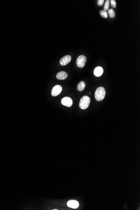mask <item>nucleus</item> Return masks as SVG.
<instances>
[{"mask_svg": "<svg viewBox=\"0 0 140 210\" xmlns=\"http://www.w3.org/2000/svg\"><path fill=\"white\" fill-rule=\"evenodd\" d=\"M90 103V97L87 96H84L80 99L79 107L82 110H86L89 107Z\"/></svg>", "mask_w": 140, "mask_h": 210, "instance_id": "2", "label": "nucleus"}, {"mask_svg": "<svg viewBox=\"0 0 140 210\" xmlns=\"http://www.w3.org/2000/svg\"><path fill=\"white\" fill-rule=\"evenodd\" d=\"M62 91V87L61 85H57L52 88L51 94L53 97H56L59 95Z\"/></svg>", "mask_w": 140, "mask_h": 210, "instance_id": "4", "label": "nucleus"}, {"mask_svg": "<svg viewBox=\"0 0 140 210\" xmlns=\"http://www.w3.org/2000/svg\"><path fill=\"white\" fill-rule=\"evenodd\" d=\"M68 75L67 73L66 72L62 71L58 73L57 75H56V78H57V79L60 80H65L68 77Z\"/></svg>", "mask_w": 140, "mask_h": 210, "instance_id": "8", "label": "nucleus"}, {"mask_svg": "<svg viewBox=\"0 0 140 210\" xmlns=\"http://www.w3.org/2000/svg\"><path fill=\"white\" fill-rule=\"evenodd\" d=\"M110 2L111 3V5L112 7L115 8L117 6V3L116 2V0H111L110 1Z\"/></svg>", "mask_w": 140, "mask_h": 210, "instance_id": "14", "label": "nucleus"}, {"mask_svg": "<svg viewBox=\"0 0 140 210\" xmlns=\"http://www.w3.org/2000/svg\"><path fill=\"white\" fill-rule=\"evenodd\" d=\"M110 0H106L105 3L104 7V10L105 11H108L109 8L110 7Z\"/></svg>", "mask_w": 140, "mask_h": 210, "instance_id": "12", "label": "nucleus"}, {"mask_svg": "<svg viewBox=\"0 0 140 210\" xmlns=\"http://www.w3.org/2000/svg\"><path fill=\"white\" fill-rule=\"evenodd\" d=\"M61 103L64 106L70 107L73 104V100L70 97H66L62 99Z\"/></svg>", "mask_w": 140, "mask_h": 210, "instance_id": "5", "label": "nucleus"}, {"mask_svg": "<svg viewBox=\"0 0 140 210\" xmlns=\"http://www.w3.org/2000/svg\"><path fill=\"white\" fill-rule=\"evenodd\" d=\"M99 14H100L101 16H102L103 17V18H107V11H105L104 10H101L99 11Z\"/></svg>", "mask_w": 140, "mask_h": 210, "instance_id": "13", "label": "nucleus"}, {"mask_svg": "<svg viewBox=\"0 0 140 210\" xmlns=\"http://www.w3.org/2000/svg\"><path fill=\"white\" fill-rule=\"evenodd\" d=\"M67 205L71 208H77L79 206V203L75 200H70L67 203Z\"/></svg>", "mask_w": 140, "mask_h": 210, "instance_id": "9", "label": "nucleus"}, {"mask_svg": "<svg viewBox=\"0 0 140 210\" xmlns=\"http://www.w3.org/2000/svg\"><path fill=\"white\" fill-rule=\"evenodd\" d=\"M108 14L109 15V16H110V18H112H112H114L115 17V11H114L113 9H110L109 10H108Z\"/></svg>", "mask_w": 140, "mask_h": 210, "instance_id": "11", "label": "nucleus"}, {"mask_svg": "<svg viewBox=\"0 0 140 210\" xmlns=\"http://www.w3.org/2000/svg\"><path fill=\"white\" fill-rule=\"evenodd\" d=\"M87 58L84 55L79 56L76 60V65L80 68H82L85 66Z\"/></svg>", "mask_w": 140, "mask_h": 210, "instance_id": "3", "label": "nucleus"}, {"mask_svg": "<svg viewBox=\"0 0 140 210\" xmlns=\"http://www.w3.org/2000/svg\"><path fill=\"white\" fill-rule=\"evenodd\" d=\"M106 95V91L103 87L100 86L96 90L95 93V97L97 101L103 100Z\"/></svg>", "mask_w": 140, "mask_h": 210, "instance_id": "1", "label": "nucleus"}, {"mask_svg": "<svg viewBox=\"0 0 140 210\" xmlns=\"http://www.w3.org/2000/svg\"><path fill=\"white\" fill-rule=\"evenodd\" d=\"M71 60V56L70 55H66L64 56L61 58L60 61V63L61 65L65 66L68 64V63L70 62Z\"/></svg>", "mask_w": 140, "mask_h": 210, "instance_id": "6", "label": "nucleus"}, {"mask_svg": "<svg viewBox=\"0 0 140 210\" xmlns=\"http://www.w3.org/2000/svg\"><path fill=\"white\" fill-rule=\"evenodd\" d=\"M104 0H97V4L99 6H102L104 4Z\"/></svg>", "mask_w": 140, "mask_h": 210, "instance_id": "15", "label": "nucleus"}, {"mask_svg": "<svg viewBox=\"0 0 140 210\" xmlns=\"http://www.w3.org/2000/svg\"><path fill=\"white\" fill-rule=\"evenodd\" d=\"M85 87H86V84H85L84 81H81L79 83V84L78 85L77 89V90L79 92H81L84 90Z\"/></svg>", "mask_w": 140, "mask_h": 210, "instance_id": "10", "label": "nucleus"}, {"mask_svg": "<svg viewBox=\"0 0 140 210\" xmlns=\"http://www.w3.org/2000/svg\"><path fill=\"white\" fill-rule=\"evenodd\" d=\"M104 72L103 68L101 66H97L94 69L93 73L95 76L99 77L103 75Z\"/></svg>", "mask_w": 140, "mask_h": 210, "instance_id": "7", "label": "nucleus"}]
</instances>
